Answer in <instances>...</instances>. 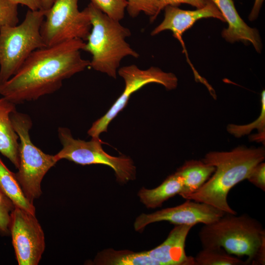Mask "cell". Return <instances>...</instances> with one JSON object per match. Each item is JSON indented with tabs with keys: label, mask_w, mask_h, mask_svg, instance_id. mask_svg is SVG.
Wrapping results in <instances>:
<instances>
[{
	"label": "cell",
	"mask_w": 265,
	"mask_h": 265,
	"mask_svg": "<svg viewBox=\"0 0 265 265\" xmlns=\"http://www.w3.org/2000/svg\"><path fill=\"white\" fill-rule=\"evenodd\" d=\"M160 11L167 5L178 6L181 3H186L196 8L204 7L207 0H159Z\"/></svg>",
	"instance_id": "27"
},
{
	"label": "cell",
	"mask_w": 265,
	"mask_h": 265,
	"mask_svg": "<svg viewBox=\"0 0 265 265\" xmlns=\"http://www.w3.org/2000/svg\"><path fill=\"white\" fill-rule=\"evenodd\" d=\"M91 3L111 19L120 21L123 19L127 6L126 0H90Z\"/></svg>",
	"instance_id": "23"
},
{
	"label": "cell",
	"mask_w": 265,
	"mask_h": 265,
	"mask_svg": "<svg viewBox=\"0 0 265 265\" xmlns=\"http://www.w3.org/2000/svg\"><path fill=\"white\" fill-rule=\"evenodd\" d=\"M247 180L262 190L265 191V163L261 162L252 170Z\"/></svg>",
	"instance_id": "26"
},
{
	"label": "cell",
	"mask_w": 265,
	"mask_h": 265,
	"mask_svg": "<svg viewBox=\"0 0 265 265\" xmlns=\"http://www.w3.org/2000/svg\"><path fill=\"white\" fill-rule=\"evenodd\" d=\"M79 0H54L45 10L40 34L45 47L73 40L86 41L91 24L86 7L80 11Z\"/></svg>",
	"instance_id": "8"
},
{
	"label": "cell",
	"mask_w": 265,
	"mask_h": 265,
	"mask_svg": "<svg viewBox=\"0 0 265 265\" xmlns=\"http://www.w3.org/2000/svg\"><path fill=\"white\" fill-rule=\"evenodd\" d=\"M86 8L91 28L82 50L92 55L90 67L116 79L117 69L124 57L139 56L126 42V38L131 35V31L91 2Z\"/></svg>",
	"instance_id": "3"
},
{
	"label": "cell",
	"mask_w": 265,
	"mask_h": 265,
	"mask_svg": "<svg viewBox=\"0 0 265 265\" xmlns=\"http://www.w3.org/2000/svg\"><path fill=\"white\" fill-rule=\"evenodd\" d=\"M199 238L203 248L221 247L230 254L247 256V264H253L265 242V230L258 220L247 214L226 213L216 221L205 224Z\"/></svg>",
	"instance_id": "4"
},
{
	"label": "cell",
	"mask_w": 265,
	"mask_h": 265,
	"mask_svg": "<svg viewBox=\"0 0 265 265\" xmlns=\"http://www.w3.org/2000/svg\"><path fill=\"white\" fill-rule=\"evenodd\" d=\"M11 119L19 140L18 171L15 176L25 196L33 204L42 194L44 177L58 161L54 155L45 153L32 143L29 134L32 122L29 115L15 110Z\"/></svg>",
	"instance_id": "6"
},
{
	"label": "cell",
	"mask_w": 265,
	"mask_h": 265,
	"mask_svg": "<svg viewBox=\"0 0 265 265\" xmlns=\"http://www.w3.org/2000/svg\"><path fill=\"white\" fill-rule=\"evenodd\" d=\"M14 208L11 200L0 191V231L6 233L9 230L10 214Z\"/></svg>",
	"instance_id": "25"
},
{
	"label": "cell",
	"mask_w": 265,
	"mask_h": 265,
	"mask_svg": "<svg viewBox=\"0 0 265 265\" xmlns=\"http://www.w3.org/2000/svg\"><path fill=\"white\" fill-rule=\"evenodd\" d=\"M93 265H159L152 259L146 251L135 252L124 250L106 249L99 252L95 257Z\"/></svg>",
	"instance_id": "18"
},
{
	"label": "cell",
	"mask_w": 265,
	"mask_h": 265,
	"mask_svg": "<svg viewBox=\"0 0 265 265\" xmlns=\"http://www.w3.org/2000/svg\"><path fill=\"white\" fill-rule=\"evenodd\" d=\"M192 227L176 225L162 243L147 253L159 265H195L194 257L185 251L186 238Z\"/></svg>",
	"instance_id": "13"
},
{
	"label": "cell",
	"mask_w": 265,
	"mask_h": 265,
	"mask_svg": "<svg viewBox=\"0 0 265 265\" xmlns=\"http://www.w3.org/2000/svg\"><path fill=\"white\" fill-rule=\"evenodd\" d=\"M18 4L11 0H0V27L18 25Z\"/></svg>",
	"instance_id": "24"
},
{
	"label": "cell",
	"mask_w": 265,
	"mask_h": 265,
	"mask_svg": "<svg viewBox=\"0 0 265 265\" xmlns=\"http://www.w3.org/2000/svg\"><path fill=\"white\" fill-rule=\"evenodd\" d=\"M183 183L181 177L175 172L168 176L159 186L152 189L141 188L138 193L140 201L148 209L160 207L168 199L179 194Z\"/></svg>",
	"instance_id": "16"
},
{
	"label": "cell",
	"mask_w": 265,
	"mask_h": 265,
	"mask_svg": "<svg viewBox=\"0 0 265 265\" xmlns=\"http://www.w3.org/2000/svg\"><path fill=\"white\" fill-rule=\"evenodd\" d=\"M9 230L18 265H38L45 248V239L35 215L14 207Z\"/></svg>",
	"instance_id": "10"
},
{
	"label": "cell",
	"mask_w": 265,
	"mask_h": 265,
	"mask_svg": "<svg viewBox=\"0 0 265 265\" xmlns=\"http://www.w3.org/2000/svg\"><path fill=\"white\" fill-rule=\"evenodd\" d=\"M257 129L259 133L253 136L254 140H265V92L261 93V112L260 116L254 122L247 125H238L229 124L227 126V131L236 137H240L249 133L253 129Z\"/></svg>",
	"instance_id": "21"
},
{
	"label": "cell",
	"mask_w": 265,
	"mask_h": 265,
	"mask_svg": "<svg viewBox=\"0 0 265 265\" xmlns=\"http://www.w3.org/2000/svg\"><path fill=\"white\" fill-rule=\"evenodd\" d=\"M45 12L29 9L20 24L0 27V85L16 73L34 51L45 47L40 34Z\"/></svg>",
	"instance_id": "5"
},
{
	"label": "cell",
	"mask_w": 265,
	"mask_h": 265,
	"mask_svg": "<svg viewBox=\"0 0 265 265\" xmlns=\"http://www.w3.org/2000/svg\"><path fill=\"white\" fill-rule=\"evenodd\" d=\"M13 2L17 4H22L27 6L31 10H37L41 9L39 0H11Z\"/></svg>",
	"instance_id": "28"
},
{
	"label": "cell",
	"mask_w": 265,
	"mask_h": 265,
	"mask_svg": "<svg viewBox=\"0 0 265 265\" xmlns=\"http://www.w3.org/2000/svg\"><path fill=\"white\" fill-rule=\"evenodd\" d=\"M222 14L228 27L224 29L222 36L227 42L241 41L250 43L260 53L262 49L261 39L257 29L248 26L239 16L233 0H211Z\"/></svg>",
	"instance_id": "14"
},
{
	"label": "cell",
	"mask_w": 265,
	"mask_h": 265,
	"mask_svg": "<svg viewBox=\"0 0 265 265\" xmlns=\"http://www.w3.org/2000/svg\"><path fill=\"white\" fill-rule=\"evenodd\" d=\"M118 73L124 80V89L106 113L92 124L87 132L92 138H100L102 133L107 132L108 125L125 107L132 95L144 86L157 83L167 90H172L178 85V79L175 74L165 72L156 67L142 70L132 64L121 67Z\"/></svg>",
	"instance_id": "9"
},
{
	"label": "cell",
	"mask_w": 265,
	"mask_h": 265,
	"mask_svg": "<svg viewBox=\"0 0 265 265\" xmlns=\"http://www.w3.org/2000/svg\"><path fill=\"white\" fill-rule=\"evenodd\" d=\"M41 9L47 10L52 5L54 0H39Z\"/></svg>",
	"instance_id": "30"
},
{
	"label": "cell",
	"mask_w": 265,
	"mask_h": 265,
	"mask_svg": "<svg viewBox=\"0 0 265 265\" xmlns=\"http://www.w3.org/2000/svg\"><path fill=\"white\" fill-rule=\"evenodd\" d=\"M225 212L209 204L186 199L183 204L151 213H142L133 224L136 231L141 232L151 223L168 221L176 225L194 226L199 223L208 224L222 216Z\"/></svg>",
	"instance_id": "11"
},
{
	"label": "cell",
	"mask_w": 265,
	"mask_h": 265,
	"mask_svg": "<svg viewBox=\"0 0 265 265\" xmlns=\"http://www.w3.org/2000/svg\"><path fill=\"white\" fill-rule=\"evenodd\" d=\"M84 45L76 39L34 51L16 73L0 85V96L16 105L53 93L64 80L90 66L80 54Z\"/></svg>",
	"instance_id": "1"
},
{
	"label": "cell",
	"mask_w": 265,
	"mask_h": 265,
	"mask_svg": "<svg viewBox=\"0 0 265 265\" xmlns=\"http://www.w3.org/2000/svg\"><path fill=\"white\" fill-rule=\"evenodd\" d=\"M265 158L263 147L238 146L229 152H210L202 159L215 167L209 179L195 192L182 197L211 205L225 213L236 214L229 206L227 197L230 190L247 179L253 168Z\"/></svg>",
	"instance_id": "2"
},
{
	"label": "cell",
	"mask_w": 265,
	"mask_h": 265,
	"mask_svg": "<svg viewBox=\"0 0 265 265\" xmlns=\"http://www.w3.org/2000/svg\"><path fill=\"white\" fill-rule=\"evenodd\" d=\"M58 136L62 148L54 157L58 161L66 159L81 165L102 164L111 168L116 180L125 184L135 179L136 168L132 159L125 155L114 157L103 149L105 143L100 138H92L90 141L75 139L69 129L59 127Z\"/></svg>",
	"instance_id": "7"
},
{
	"label": "cell",
	"mask_w": 265,
	"mask_h": 265,
	"mask_svg": "<svg viewBox=\"0 0 265 265\" xmlns=\"http://www.w3.org/2000/svg\"><path fill=\"white\" fill-rule=\"evenodd\" d=\"M215 170V167L202 160H190L176 172L182 178L183 188L181 196L191 194L201 187Z\"/></svg>",
	"instance_id": "17"
},
{
	"label": "cell",
	"mask_w": 265,
	"mask_h": 265,
	"mask_svg": "<svg viewBox=\"0 0 265 265\" xmlns=\"http://www.w3.org/2000/svg\"><path fill=\"white\" fill-rule=\"evenodd\" d=\"M164 9V19L151 32L152 36L169 30L173 32L175 38L180 39L183 33L199 19L213 18L225 22L222 14L211 0H207L204 7L195 10H183L172 5H167Z\"/></svg>",
	"instance_id": "12"
},
{
	"label": "cell",
	"mask_w": 265,
	"mask_h": 265,
	"mask_svg": "<svg viewBox=\"0 0 265 265\" xmlns=\"http://www.w3.org/2000/svg\"><path fill=\"white\" fill-rule=\"evenodd\" d=\"M264 0H255L253 6L249 16L250 21L255 20L258 16Z\"/></svg>",
	"instance_id": "29"
},
{
	"label": "cell",
	"mask_w": 265,
	"mask_h": 265,
	"mask_svg": "<svg viewBox=\"0 0 265 265\" xmlns=\"http://www.w3.org/2000/svg\"><path fill=\"white\" fill-rule=\"evenodd\" d=\"M15 110V104L0 97V153L18 168L19 136L11 119V114Z\"/></svg>",
	"instance_id": "15"
},
{
	"label": "cell",
	"mask_w": 265,
	"mask_h": 265,
	"mask_svg": "<svg viewBox=\"0 0 265 265\" xmlns=\"http://www.w3.org/2000/svg\"><path fill=\"white\" fill-rule=\"evenodd\" d=\"M195 265H243L246 261L229 254L221 247L203 248L194 257Z\"/></svg>",
	"instance_id": "20"
},
{
	"label": "cell",
	"mask_w": 265,
	"mask_h": 265,
	"mask_svg": "<svg viewBox=\"0 0 265 265\" xmlns=\"http://www.w3.org/2000/svg\"><path fill=\"white\" fill-rule=\"evenodd\" d=\"M0 191L8 197L15 207L35 215V208L25 196L16 178L0 158Z\"/></svg>",
	"instance_id": "19"
},
{
	"label": "cell",
	"mask_w": 265,
	"mask_h": 265,
	"mask_svg": "<svg viewBox=\"0 0 265 265\" xmlns=\"http://www.w3.org/2000/svg\"><path fill=\"white\" fill-rule=\"evenodd\" d=\"M126 7L129 15L132 18L137 17L143 12L151 17L153 21L160 12L159 0H126Z\"/></svg>",
	"instance_id": "22"
}]
</instances>
